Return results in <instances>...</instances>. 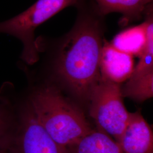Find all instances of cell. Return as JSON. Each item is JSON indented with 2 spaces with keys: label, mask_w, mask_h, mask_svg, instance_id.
Masks as SVG:
<instances>
[{
  "label": "cell",
  "mask_w": 153,
  "mask_h": 153,
  "mask_svg": "<svg viewBox=\"0 0 153 153\" xmlns=\"http://www.w3.org/2000/svg\"><path fill=\"white\" fill-rule=\"evenodd\" d=\"M71 30L60 38L40 36L36 45L52 51L49 68L53 75L77 98L89 102L93 88L101 78L100 58L105 32V16L93 0H79Z\"/></svg>",
  "instance_id": "cell-1"
},
{
  "label": "cell",
  "mask_w": 153,
  "mask_h": 153,
  "mask_svg": "<svg viewBox=\"0 0 153 153\" xmlns=\"http://www.w3.org/2000/svg\"><path fill=\"white\" fill-rule=\"evenodd\" d=\"M27 99L40 124L64 147L70 149L94 130L82 111L52 84L35 88Z\"/></svg>",
  "instance_id": "cell-2"
},
{
  "label": "cell",
  "mask_w": 153,
  "mask_h": 153,
  "mask_svg": "<svg viewBox=\"0 0 153 153\" xmlns=\"http://www.w3.org/2000/svg\"><path fill=\"white\" fill-rule=\"evenodd\" d=\"M79 0H38L27 10L5 21L0 22V33L19 39L23 45L21 59L24 64L33 65L39 60L35 31L39 26L59 12Z\"/></svg>",
  "instance_id": "cell-3"
},
{
  "label": "cell",
  "mask_w": 153,
  "mask_h": 153,
  "mask_svg": "<svg viewBox=\"0 0 153 153\" xmlns=\"http://www.w3.org/2000/svg\"><path fill=\"white\" fill-rule=\"evenodd\" d=\"M120 84L101 76L93 88L89 103L90 115L97 130L119 141L129 117L123 100Z\"/></svg>",
  "instance_id": "cell-4"
},
{
  "label": "cell",
  "mask_w": 153,
  "mask_h": 153,
  "mask_svg": "<svg viewBox=\"0 0 153 153\" xmlns=\"http://www.w3.org/2000/svg\"><path fill=\"white\" fill-rule=\"evenodd\" d=\"M14 153H71L55 142L40 124L27 99L21 101L19 122L10 145Z\"/></svg>",
  "instance_id": "cell-5"
},
{
  "label": "cell",
  "mask_w": 153,
  "mask_h": 153,
  "mask_svg": "<svg viewBox=\"0 0 153 153\" xmlns=\"http://www.w3.org/2000/svg\"><path fill=\"white\" fill-rule=\"evenodd\" d=\"M117 143L123 153H153V131L140 112L130 113Z\"/></svg>",
  "instance_id": "cell-6"
},
{
  "label": "cell",
  "mask_w": 153,
  "mask_h": 153,
  "mask_svg": "<svg viewBox=\"0 0 153 153\" xmlns=\"http://www.w3.org/2000/svg\"><path fill=\"white\" fill-rule=\"evenodd\" d=\"M134 69L132 55L116 49L104 40L100 58L102 78L120 84L131 77Z\"/></svg>",
  "instance_id": "cell-7"
},
{
  "label": "cell",
  "mask_w": 153,
  "mask_h": 153,
  "mask_svg": "<svg viewBox=\"0 0 153 153\" xmlns=\"http://www.w3.org/2000/svg\"><path fill=\"white\" fill-rule=\"evenodd\" d=\"M21 102L10 84L2 86L0 91V149L9 148L15 137L19 122Z\"/></svg>",
  "instance_id": "cell-8"
},
{
  "label": "cell",
  "mask_w": 153,
  "mask_h": 153,
  "mask_svg": "<svg viewBox=\"0 0 153 153\" xmlns=\"http://www.w3.org/2000/svg\"><path fill=\"white\" fill-rule=\"evenodd\" d=\"M99 12L104 16L112 13L122 14L120 24L123 26L140 20L144 16L153 0H93Z\"/></svg>",
  "instance_id": "cell-9"
},
{
  "label": "cell",
  "mask_w": 153,
  "mask_h": 153,
  "mask_svg": "<svg viewBox=\"0 0 153 153\" xmlns=\"http://www.w3.org/2000/svg\"><path fill=\"white\" fill-rule=\"evenodd\" d=\"M69 149L71 153H123L117 142L97 129L83 137Z\"/></svg>",
  "instance_id": "cell-10"
},
{
  "label": "cell",
  "mask_w": 153,
  "mask_h": 153,
  "mask_svg": "<svg viewBox=\"0 0 153 153\" xmlns=\"http://www.w3.org/2000/svg\"><path fill=\"white\" fill-rule=\"evenodd\" d=\"M146 40V22L128 28L114 37L110 43L116 49L134 56H139L144 48Z\"/></svg>",
  "instance_id": "cell-11"
},
{
  "label": "cell",
  "mask_w": 153,
  "mask_h": 153,
  "mask_svg": "<svg viewBox=\"0 0 153 153\" xmlns=\"http://www.w3.org/2000/svg\"><path fill=\"white\" fill-rule=\"evenodd\" d=\"M123 97L143 102L153 97V72L136 79H128L123 88H121Z\"/></svg>",
  "instance_id": "cell-12"
},
{
  "label": "cell",
  "mask_w": 153,
  "mask_h": 153,
  "mask_svg": "<svg viewBox=\"0 0 153 153\" xmlns=\"http://www.w3.org/2000/svg\"><path fill=\"white\" fill-rule=\"evenodd\" d=\"M0 153H14L10 148V146L9 148H4L0 149Z\"/></svg>",
  "instance_id": "cell-13"
}]
</instances>
